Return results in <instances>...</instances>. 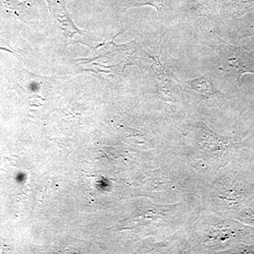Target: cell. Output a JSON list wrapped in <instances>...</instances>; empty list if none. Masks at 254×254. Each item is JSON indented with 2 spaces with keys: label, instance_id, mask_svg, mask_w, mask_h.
Returning a JSON list of instances; mask_svg holds the SVG:
<instances>
[{
  "label": "cell",
  "instance_id": "obj_1",
  "mask_svg": "<svg viewBox=\"0 0 254 254\" xmlns=\"http://www.w3.org/2000/svg\"><path fill=\"white\" fill-rule=\"evenodd\" d=\"M203 43L216 52L222 71L239 83L245 73L254 74V50L230 44L213 32L205 37Z\"/></svg>",
  "mask_w": 254,
  "mask_h": 254
},
{
  "label": "cell",
  "instance_id": "obj_2",
  "mask_svg": "<svg viewBox=\"0 0 254 254\" xmlns=\"http://www.w3.org/2000/svg\"><path fill=\"white\" fill-rule=\"evenodd\" d=\"M192 90L205 96L215 95L219 91L215 89L212 81L211 76L207 73L201 77L195 78L188 82Z\"/></svg>",
  "mask_w": 254,
  "mask_h": 254
},
{
  "label": "cell",
  "instance_id": "obj_3",
  "mask_svg": "<svg viewBox=\"0 0 254 254\" xmlns=\"http://www.w3.org/2000/svg\"><path fill=\"white\" fill-rule=\"evenodd\" d=\"M227 11L230 16L240 17L254 10V0H232Z\"/></svg>",
  "mask_w": 254,
  "mask_h": 254
},
{
  "label": "cell",
  "instance_id": "obj_4",
  "mask_svg": "<svg viewBox=\"0 0 254 254\" xmlns=\"http://www.w3.org/2000/svg\"><path fill=\"white\" fill-rule=\"evenodd\" d=\"M237 36L245 38L254 36V14L247 15L237 23Z\"/></svg>",
  "mask_w": 254,
  "mask_h": 254
}]
</instances>
